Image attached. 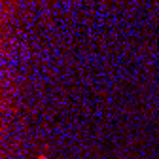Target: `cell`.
Wrapping results in <instances>:
<instances>
[{
    "mask_svg": "<svg viewBox=\"0 0 159 159\" xmlns=\"http://www.w3.org/2000/svg\"><path fill=\"white\" fill-rule=\"evenodd\" d=\"M34 159H49V157H48V155H46V153H38V155H36V157H34Z\"/></svg>",
    "mask_w": 159,
    "mask_h": 159,
    "instance_id": "6da1fadb",
    "label": "cell"
}]
</instances>
